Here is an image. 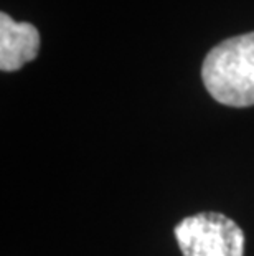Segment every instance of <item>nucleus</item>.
I'll list each match as a JSON object with an SVG mask.
<instances>
[{
	"label": "nucleus",
	"mask_w": 254,
	"mask_h": 256,
	"mask_svg": "<svg viewBox=\"0 0 254 256\" xmlns=\"http://www.w3.org/2000/svg\"><path fill=\"white\" fill-rule=\"evenodd\" d=\"M40 50V34L28 22H15L0 14V70L17 72L33 62Z\"/></svg>",
	"instance_id": "7ed1b4c3"
},
{
	"label": "nucleus",
	"mask_w": 254,
	"mask_h": 256,
	"mask_svg": "<svg viewBox=\"0 0 254 256\" xmlns=\"http://www.w3.org/2000/svg\"><path fill=\"white\" fill-rule=\"evenodd\" d=\"M183 256H243L245 233L223 214L205 212L183 218L175 226Z\"/></svg>",
	"instance_id": "f03ea898"
},
{
	"label": "nucleus",
	"mask_w": 254,
	"mask_h": 256,
	"mask_svg": "<svg viewBox=\"0 0 254 256\" xmlns=\"http://www.w3.org/2000/svg\"><path fill=\"white\" fill-rule=\"evenodd\" d=\"M205 88L221 104L254 106V32L218 43L205 56Z\"/></svg>",
	"instance_id": "f257e3e1"
}]
</instances>
